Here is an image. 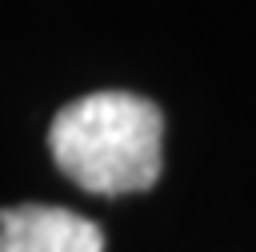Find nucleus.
Segmentation results:
<instances>
[{"instance_id":"f03ea898","label":"nucleus","mask_w":256,"mask_h":252,"mask_svg":"<svg viewBox=\"0 0 256 252\" xmlns=\"http://www.w3.org/2000/svg\"><path fill=\"white\" fill-rule=\"evenodd\" d=\"M0 252H104V232L52 204L0 208Z\"/></svg>"},{"instance_id":"f257e3e1","label":"nucleus","mask_w":256,"mask_h":252,"mask_svg":"<svg viewBox=\"0 0 256 252\" xmlns=\"http://www.w3.org/2000/svg\"><path fill=\"white\" fill-rule=\"evenodd\" d=\"M164 116L136 92H88L52 116L48 148L68 180L96 196L144 192L160 176Z\"/></svg>"}]
</instances>
